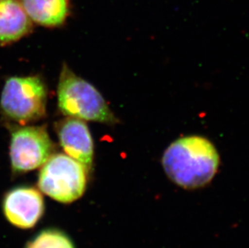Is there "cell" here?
Returning a JSON list of instances; mask_svg holds the SVG:
<instances>
[{
	"label": "cell",
	"mask_w": 249,
	"mask_h": 248,
	"mask_svg": "<svg viewBox=\"0 0 249 248\" xmlns=\"http://www.w3.org/2000/svg\"><path fill=\"white\" fill-rule=\"evenodd\" d=\"M31 20L48 28L66 22L70 14V0H19Z\"/></svg>",
	"instance_id": "cell-9"
},
{
	"label": "cell",
	"mask_w": 249,
	"mask_h": 248,
	"mask_svg": "<svg viewBox=\"0 0 249 248\" xmlns=\"http://www.w3.org/2000/svg\"><path fill=\"white\" fill-rule=\"evenodd\" d=\"M56 131L64 152L89 172L94 161V141L84 120L66 118L57 123Z\"/></svg>",
	"instance_id": "cell-7"
},
{
	"label": "cell",
	"mask_w": 249,
	"mask_h": 248,
	"mask_svg": "<svg viewBox=\"0 0 249 248\" xmlns=\"http://www.w3.org/2000/svg\"><path fill=\"white\" fill-rule=\"evenodd\" d=\"M25 248H75L73 240L61 230L47 228L36 234Z\"/></svg>",
	"instance_id": "cell-10"
},
{
	"label": "cell",
	"mask_w": 249,
	"mask_h": 248,
	"mask_svg": "<svg viewBox=\"0 0 249 248\" xmlns=\"http://www.w3.org/2000/svg\"><path fill=\"white\" fill-rule=\"evenodd\" d=\"M47 98V87L37 75L9 77L2 89L0 107L12 121L35 122L45 116Z\"/></svg>",
	"instance_id": "cell-3"
},
{
	"label": "cell",
	"mask_w": 249,
	"mask_h": 248,
	"mask_svg": "<svg viewBox=\"0 0 249 248\" xmlns=\"http://www.w3.org/2000/svg\"><path fill=\"white\" fill-rule=\"evenodd\" d=\"M87 170L68 155H52L38 176L39 190L61 203H72L83 197L87 186Z\"/></svg>",
	"instance_id": "cell-4"
},
{
	"label": "cell",
	"mask_w": 249,
	"mask_h": 248,
	"mask_svg": "<svg viewBox=\"0 0 249 248\" xmlns=\"http://www.w3.org/2000/svg\"><path fill=\"white\" fill-rule=\"evenodd\" d=\"M57 103L61 112L68 117L110 125L118 122L99 90L66 64L59 77Z\"/></svg>",
	"instance_id": "cell-2"
},
{
	"label": "cell",
	"mask_w": 249,
	"mask_h": 248,
	"mask_svg": "<svg viewBox=\"0 0 249 248\" xmlns=\"http://www.w3.org/2000/svg\"><path fill=\"white\" fill-rule=\"evenodd\" d=\"M33 28L19 0H0V45H7L20 40Z\"/></svg>",
	"instance_id": "cell-8"
},
{
	"label": "cell",
	"mask_w": 249,
	"mask_h": 248,
	"mask_svg": "<svg viewBox=\"0 0 249 248\" xmlns=\"http://www.w3.org/2000/svg\"><path fill=\"white\" fill-rule=\"evenodd\" d=\"M45 201L41 193L34 187L22 185L5 194L2 210L12 226L20 229L35 227L45 213Z\"/></svg>",
	"instance_id": "cell-6"
},
{
	"label": "cell",
	"mask_w": 249,
	"mask_h": 248,
	"mask_svg": "<svg viewBox=\"0 0 249 248\" xmlns=\"http://www.w3.org/2000/svg\"><path fill=\"white\" fill-rule=\"evenodd\" d=\"M53 143L45 126H23L11 134L10 159L15 174H24L42 166L53 152Z\"/></svg>",
	"instance_id": "cell-5"
},
{
	"label": "cell",
	"mask_w": 249,
	"mask_h": 248,
	"mask_svg": "<svg viewBox=\"0 0 249 248\" xmlns=\"http://www.w3.org/2000/svg\"><path fill=\"white\" fill-rule=\"evenodd\" d=\"M163 168L175 184L195 190L209 184L217 174L219 156L214 144L202 136L178 139L165 150Z\"/></svg>",
	"instance_id": "cell-1"
}]
</instances>
